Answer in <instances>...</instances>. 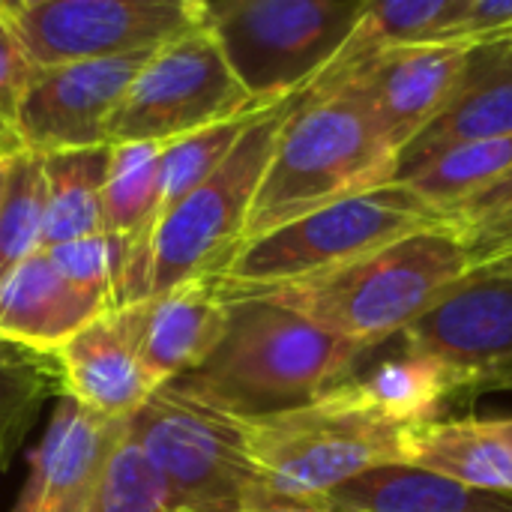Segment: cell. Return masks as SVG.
Here are the masks:
<instances>
[{"instance_id": "cell-24", "label": "cell", "mask_w": 512, "mask_h": 512, "mask_svg": "<svg viewBox=\"0 0 512 512\" xmlns=\"http://www.w3.org/2000/svg\"><path fill=\"white\" fill-rule=\"evenodd\" d=\"M512 171V135L474 141L447 150L435 162H429L423 171L411 174L405 183L411 192H417L438 216L441 222L468 198L498 183L504 174Z\"/></svg>"}, {"instance_id": "cell-13", "label": "cell", "mask_w": 512, "mask_h": 512, "mask_svg": "<svg viewBox=\"0 0 512 512\" xmlns=\"http://www.w3.org/2000/svg\"><path fill=\"white\" fill-rule=\"evenodd\" d=\"M471 45L474 42L393 48L351 69L348 75L327 84H312L303 93L354 84L363 93L384 144L402 156V150L435 120L453 93Z\"/></svg>"}, {"instance_id": "cell-31", "label": "cell", "mask_w": 512, "mask_h": 512, "mask_svg": "<svg viewBox=\"0 0 512 512\" xmlns=\"http://www.w3.org/2000/svg\"><path fill=\"white\" fill-rule=\"evenodd\" d=\"M33 75L30 60L24 57L12 27L6 24L3 12H0V153H18V135H15V117H18V105L24 96V87Z\"/></svg>"}, {"instance_id": "cell-5", "label": "cell", "mask_w": 512, "mask_h": 512, "mask_svg": "<svg viewBox=\"0 0 512 512\" xmlns=\"http://www.w3.org/2000/svg\"><path fill=\"white\" fill-rule=\"evenodd\" d=\"M405 432L363 408L345 384L306 408L243 423L270 498L297 504H318L372 468L405 462Z\"/></svg>"}, {"instance_id": "cell-9", "label": "cell", "mask_w": 512, "mask_h": 512, "mask_svg": "<svg viewBox=\"0 0 512 512\" xmlns=\"http://www.w3.org/2000/svg\"><path fill=\"white\" fill-rule=\"evenodd\" d=\"M258 111L264 108L240 87L213 33L201 24L147 57L108 123V144L165 147L213 123Z\"/></svg>"}, {"instance_id": "cell-2", "label": "cell", "mask_w": 512, "mask_h": 512, "mask_svg": "<svg viewBox=\"0 0 512 512\" xmlns=\"http://www.w3.org/2000/svg\"><path fill=\"white\" fill-rule=\"evenodd\" d=\"M396 177L399 156L384 144L366 99L354 84L297 93L258 186L240 246L327 204L390 186Z\"/></svg>"}, {"instance_id": "cell-27", "label": "cell", "mask_w": 512, "mask_h": 512, "mask_svg": "<svg viewBox=\"0 0 512 512\" xmlns=\"http://www.w3.org/2000/svg\"><path fill=\"white\" fill-rule=\"evenodd\" d=\"M258 114L222 120L165 144L159 156V213L177 204L195 186H201L228 159V153L234 150V144Z\"/></svg>"}, {"instance_id": "cell-17", "label": "cell", "mask_w": 512, "mask_h": 512, "mask_svg": "<svg viewBox=\"0 0 512 512\" xmlns=\"http://www.w3.org/2000/svg\"><path fill=\"white\" fill-rule=\"evenodd\" d=\"M102 312L108 306L69 285L48 249L33 252L0 279V339L33 354L54 357Z\"/></svg>"}, {"instance_id": "cell-8", "label": "cell", "mask_w": 512, "mask_h": 512, "mask_svg": "<svg viewBox=\"0 0 512 512\" xmlns=\"http://www.w3.org/2000/svg\"><path fill=\"white\" fill-rule=\"evenodd\" d=\"M129 438L159 474L168 510H228L273 501L246 450L243 423L171 387L156 390L129 420Z\"/></svg>"}, {"instance_id": "cell-11", "label": "cell", "mask_w": 512, "mask_h": 512, "mask_svg": "<svg viewBox=\"0 0 512 512\" xmlns=\"http://www.w3.org/2000/svg\"><path fill=\"white\" fill-rule=\"evenodd\" d=\"M399 339L405 354L444 369L456 393L512 387V273L468 270Z\"/></svg>"}, {"instance_id": "cell-7", "label": "cell", "mask_w": 512, "mask_h": 512, "mask_svg": "<svg viewBox=\"0 0 512 512\" xmlns=\"http://www.w3.org/2000/svg\"><path fill=\"white\" fill-rule=\"evenodd\" d=\"M294 99L297 96L264 108L246 126L228 159L201 186L159 213L150 234L147 300L213 276L237 252Z\"/></svg>"}, {"instance_id": "cell-3", "label": "cell", "mask_w": 512, "mask_h": 512, "mask_svg": "<svg viewBox=\"0 0 512 512\" xmlns=\"http://www.w3.org/2000/svg\"><path fill=\"white\" fill-rule=\"evenodd\" d=\"M468 270L471 258L456 231L435 225L345 267L258 297L372 351L393 336H402L459 279H465Z\"/></svg>"}, {"instance_id": "cell-26", "label": "cell", "mask_w": 512, "mask_h": 512, "mask_svg": "<svg viewBox=\"0 0 512 512\" xmlns=\"http://www.w3.org/2000/svg\"><path fill=\"white\" fill-rule=\"evenodd\" d=\"M54 384H60L54 357L33 354L0 339V462H9Z\"/></svg>"}, {"instance_id": "cell-36", "label": "cell", "mask_w": 512, "mask_h": 512, "mask_svg": "<svg viewBox=\"0 0 512 512\" xmlns=\"http://www.w3.org/2000/svg\"><path fill=\"white\" fill-rule=\"evenodd\" d=\"M495 426H498V432L512 444V417L510 420H495Z\"/></svg>"}, {"instance_id": "cell-6", "label": "cell", "mask_w": 512, "mask_h": 512, "mask_svg": "<svg viewBox=\"0 0 512 512\" xmlns=\"http://www.w3.org/2000/svg\"><path fill=\"white\" fill-rule=\"evenodd\" d=\"M366 0H216L204 3L228 69L261 108L303 93L342 51Z\"/></svg>"}, {"instance_id": "cell-28", "label": "cell", "mask_w": 512, "mask_h": 512, "mask_svg": "<svg viewBox=\"0 0 512 512\" xmlns=\"http://www.w3.org/2000/svg\"><path fill=\"white\" fill-rule=\"evenodd\" d=\"M444 225L453 228L468 249L471 270L507 258L512 252V171L459 204Z\"/></svg>"}, {"instance_id": "cell-18", "label": "cell", "mask_w": 512, "mask_h": 512, "mask_svg": "<svg viewBox=\"0 0 512 512\" xmlns=\"http://www.w3.org/2000/svg\"><path fill=\"white\" fill-rule=\"evenodd\" d=\"M225 324L228 300L210 279H195L162 297H150L141 333V363L153 390L198 369L219 345Z\"/></svg>"}, {"instance_id": "cell-4", "label": "cell", "mask_w": 512, "mask_h": 512, "mask_svg": "<svg viewBox=\"0 0 512 512\" xmlns=\"http://www.w3.org/2000/svg\"><path fill=\"white\" fill-rule=\"evenodd\" d=\"M444 225L405 183L369 189L243 243L210 279L225 297H258L366 258L402 237Z\"/></svg>"}, {"instance_id": "cell-29", "label": "cell", "mask_w": 512, "mask_h": 512, "mask_svg": "<svg viewBox=\"0 0 512 512\" xmlns=\"http://www.w3.org/2000/svg\"><path fill=\"white\" fill-rule=\"evenodd\" d=\"M84 512H168L165 486L129 432L99 474Z\"/></svg>"}, {"instance_id": "cell-14", "label": "cell", "mask_w": 512, "mask_h": 512, "mask_svg": "<svg viewBox=\"0 0 512 512\" xmlns=\"http://www.w3.org/2000/svg\"><path fill=\"white\" fill-rule=\"evenodd\" d=\"M144 315L147 300L108 309L60 345L54 363L63 396L99 417L132 420L156 393L141 363Z\"/></svg>"}, {"instance_id": "cell-33", "label": "cell", "mask_w": 512, "mask_h": 512, "mask_svg": "<svg viewBox=\"0 0 512 512\" xmlns=\"http://www.w3.org/2000/svg\"><path fill=\"white\" fill-rule=\"evenodd\" d=\"M87 501H90V492L87 495H75V498H69V501H63V504H57V507H51V510L45 512H84L87 510Z\"/></svg>"}, {"instance_id": "cell-10", "label": "cell", "mask_w": 512, "mask_h": 512, "mask_svg": "<svg viewBox=\"0 0 512 512\" xmlns=\"http://www.w3.org/2000/svg\"><path fill=\"white\" fill-rule=\"evenodd\" d=\"M33 69L156 51L204 24L201 0H0Z\"/></svg>"}, {"instance_id": "cell-21", "label": "cell", "mask_w": 512, "mask_h": 512, "mask_svg": "<svg viewBox=\"0 0 512 512\" xmlns=\"http://www.w3.org/2000/svg\"><path fill=\"white\" fill-rule=\"evenodd\" d=\"M468 0H381L366 3L357 27L351 30L342 51L333 57V63L312 81L327 84L351 69L363 66L366 60L408 45H444V42H462L459 39V21ZM309 84V87H312Z\"/></svg>"}, {"instance_id": "cell-34", "label": "cell", "mask_w": 512, "mask_h": 512, "mask_svg": "<svg viewBox=\"0 0 512 512\" xmlns=\"http://www.w3.org/2000/svg\"><path fill=\"white\" fill-rule=\"evenodd\" d=\"M9 159H12V153H9V156H3V153H0V204H3V195H6V180H9Z\"/></svg>"}, {"instance_id": "cell-20", "label": "cell", "mask_w": 512, "mask_h": 512, "mask_svg": "<svg viewBox=\"0 0 512 512\" xmlns=\"http://www.w3.org/2000/svg\"><path fill=\"white\" fill-rule=\"evenodd\" d=\"M405 465L512 495V444L495 420H432L405 432Z\"/></svg>"}, {"instance_id": "cell-25", "label": "cell", "mask_w": 512, "mask_h": 512, "mask_svg": "<svg viewBox=\"0 0 512 512\" xmlns=\"http://www.w3.org/2000/svg\"><path fill=\"white\" fill-rule=\"evenodd\" d=\"M45 234V171L42 156L18 150L9 159L6 195L0 204V279L42 249Z\"/></svg>"}, {"instance_id": "cell-19", "label": "cell", "mask_w": 512, "mask_h": 512, "mask_svg": "<svg viewBox=\"0 0 512 512\" xmlns=\"http://www.w3.org/2000/svg\"><path fill=\"white\" fill-rule=\"evenodd\" d=\"M324 504L339 512H512V495L471 489L399 462L354 477L333 489Z\"/></svg>"}, {"instance_id": "cell-35", "label": "cell", "mask_w": 512, "mask_h": 512, "mask_svg": "<svg viewBox=\"0 0 512 512\" xmlns=\"http://www.w3.org/2000/svg\"><path fill=\"white\" fill-rule=\"evenodd\" d=\"M489 270H501V273H512V252L507 258H501V261H492V264H486ZM480 270V267H477Z\"/></svg>"}, {"instance_id": "cell-22", "label": "cell", "mask_w": 512, "mask_h": 512, "mask_svg": "<svg viewBox=\"0 0 512 512\" xmlns=\"http://www.w3.org/2000/svg\"><path fill=\"white\" fill-rule=\"evenodd\" d=\"M111 144L42 156L45 234L42 249L102 231V195Z\"/></svg>"}, {"instance_id": "cell-15", "label": "cell", "mask_w": 512, "mask_h": 512, "mask_svg": "<svg viewBox=\"0 0 512 512\" xmlns=\"http://www.w3.org/2000/svg\"><path fill=\"white\" fill-rule=\"evenodd\" d=\"M504 135H512V33L471 45L453 93L402 150L396 180H408L453 147Z\"/></svg>"}, {"instance_id": "cell-1", "label": "cell", "mask_w": 512, "mask_h": 512, "mask_svg": "<svg viewBox=\"0 0 512 512\" xmlns=\"http://www.w3.org/2000/svg\"><path fill=\"white\" fill-rule=\"evenodd\" d=\"M369 354L303 315L267 300H228V324L213 354L168 384L174 393L249 423L306 408L348 381Z\"/></svg>"}, {"instance_id": "cell-16", "label": "cell", "mask_w": 512, "mask_h": 512, "mask_svg": "<svg viewBox=\"0 0 512 512\" xmlns=\"http://www.w3.org/2000/svg\"><path fill=\"white\" fill-rule=\"evenodd\" d=\"M129 420L99 417L69 396L60 399L48 432L30 459V480L15 512H45L93 492L111 453L123 444Z\"/></svg>"}, {"instance_id": "cell-32", "label": "cell", "mask_w": 512, "mask_h": 512, "mask_svg": "<svg viewBox=\"0 0 512 512\" xmlns=\"http://www.w3.org/2000/svg\"><path fill=\"white\" fill-rule=\"evenodd\" d=\"M168 512H339L336 507L318 501V504H297V501H267V504H249V507H228V510H168Z\"/></svg>"}, {"instance_id": "cell-12", "label": "cell", "mask_w": 512, "mask_h": 512, "mask_svg": "<svg viewBox=\"0 0 512 512\" xmlns=\"http://www.w3.org/2000/svg\"><path fill=\"white\" fill-rule=\"evenodd\" d=\"M150 54L33 69L15 117L21 150L48 156L108 144V123Z\"/></svg>"}, {"instance_id": "cell-30", "label": "cell", "mask_w": 512, "mask_h": 512, "mask_svg": "<svg viewBox=\"0 0 512 512\" xmlns=\"http://www.w3.org/2000/svg\"><path fill=\"white\" fill-rule=\"evenodd\" d=\"M48 255L69 285L102 300L108 309H117L129 273V249L120 240L99 231L81 240L51 246Z\"/></svg>"}, {"instance_id": "cell-23", "label": "cell", "mask_w": 512, "mask_h": 512, "mask_svg": "<svg viewBox=\"0 0 512 512\" xmlns=\"http://www.w3.org/2000/svg\"><path fill=\"white\" fill-rule=\"evenodd\" d=\"M342 384L363 408L402 429L432 423L441 405L456 396V384L444 369L405 351Z\"/></svg>"}]
</instances>
